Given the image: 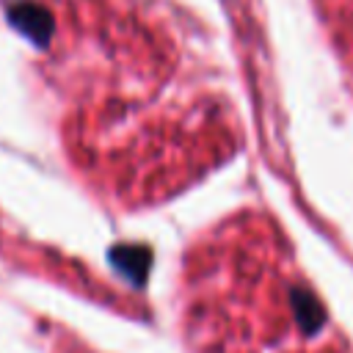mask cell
Returning a JSON list of instances; mask_svg holds the SVG:
<instances>
[{"label": "cell", "instance_id": "obj_2", "mask_svg": "<svg viewBox=\"0 0 353 353\" xmlns=\"http://www.w3.org/2000/svg\"><path fill=\"white\" fill-rule=\"evenodd\" d=\"M110 259L132 281H141L146 276V268H149V248H143V245H116L110 251Z\"/></svg>", "mask_w": 353, "mask_h": 353}, {"label": "cell", "instance_id": "obj_1", "mask_svg": "<svg viewBox=\"0 0 353 353\" xmlns=\"http://www.w3.org/2000/svg\"><path fill=\"white\" fill-rule=\"evenodd\" d=\"M8 22L17 33H22L28 41H33L36 47H44L52 39V14L33 3V0H19L8 8Z\"/></svg>", "mask_w": 353, "mask_h": 353}]
</instances>
